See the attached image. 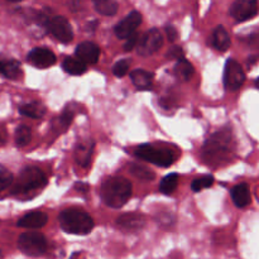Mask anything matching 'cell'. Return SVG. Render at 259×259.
I'll return each instance as SVG.
<instances>
[{"label": "cell", "mask_w": 259, "mask_h": 259, "mask_svg": "<svg viewBox=\"0 0 259 259\" xmlns=\"http://www.w3.org/2000/svg\"><path fill=\"white\" fill-rule=\"evenodd\" d=\"M100 195L108 206L120 209L132 196V184L124 177H108L101 184Z\"/></svg>", "instance_id": "cell-1"}, {"label": "cell", "mask_w": 259, "mask_h": 259, "mask_svg": "<svg viewBox=\"0 0 259 259\" xmlns=\"http://www.w3.org/2000/svg\"><path fill=\"white\" fill-rule=\"evenodd\" d=\"M60 227L68 234L86 235L93 230L94 220L88 212L78 209H66L58 215Z\"/></svg>", "instance_id": "cell-2"}, {"label": "cell", "mask_w": 259, "mask_h": 259, "mask_svg": "<svg viewBox=\"0 0 259 259\" xmlns=\"http://www.w3.org/2000/svg\"><path fill=\"white\" fill-rule=\"evenodd\" d=\"M232 153V137L228 132H219L209 138L204 147V158L210 164H222Z\"/></svg>", "instance_id": "cell-3"}, {"label": "cell", "mask_w": 259, "mask_h": 259, "mask_svg": "<svg viewBox=\"0 0 259 259\" xmlns=\"http://www.w3.org/2000/svg\"><path fill=\"white\" fill-rule=\"evenodd\" d=\"M46 185H47V179L39 168L27 167L19 174V177L14 185L13 194L17 196L25 197L32 192L43 189Z\"/></svg>", "instance_id": "cell-4"}, {"label": "cell", "mask_w": 259, "mask_h": 259, "mask_svg": "<svg viewBox=\"0 0 259 259\" xmlns=\"http://www.w3.org/2000/svg\"><path fill=\"white\" fill-rule=\"evenodd\" d=\"M137 157L161 167H168L174 163V154L164 148H156L151 144H142L136 151Z\"/></svg>", "instance_id": "cell-5"}, {"label": "cell", "mask_w": 259, "mask_h": 259, "mask_svg": "<svg viewBox=\"0 0 259 259\" xmlns=\"http://www.w3.org/2000/svg\"><path fill=\"white\" fill-rule=\"evenodd\" d=\"M18 247L24 254L30 257L42 255L47 249V240L45 235L37 232L23 233L18 240Z\"/></svg>", "instance_id": "cell-6"}, {"label": "cell", "mask_w": 259, "mask_h": 259, "mask_svg": "<svg viewBox=\"0 0 259 259\" xmlns=\"http://www.w3.org/2000/svg\"><path fill=\"white\" fill-rule=\"evenodd\" d=\"M47 30L56 38L57 40L62 43H68L72 40L73 33L71 24L68 20L63 17H52L48 18L47 22L45 23Z\"/></svg>", "instance_id": "cell-7"}, {"label": "cell", "mask_w": 259, "mask_h": 259, "mask_svg": "<svg viewBox=\"0 0 259 259\" xmlns=\"http://www.w3.org/2000/svg\"><path fill=\"white\" fill-rule=\"evenodd\" d=\"M245 81V73L242 66L234 60H229L225 65L224 83L228 90L235 91L242 88Z\"/></svg>", "instance_id": "cell-8"}, {"label": "cell", "mask_w": 259, "mask_h": 259, "mask_svg": "<svg viewBox=\"0 0 259 259\" xmlns=\"http://www.w3.org/2000/svg\"><path fill=\"white\" fill-rule=\"evenodd\" d=\"M162 46H163L162 33L156 28H153L142 37L141 42L138 45V53L143 57H148V56L156 53Z\"/></svg>", "instance_id": "cell-9"}, {"label": "cell", "mask_w": 259, "mask_h": 259, "mask_svg": "<svg viewBox=\"0 0 259 259\" xmlns=\"http://www.w3.org/2000/svg\"><path fill=\"white\" fill-rule=\"evenodd\" d=\"M258 13L257 0H235L232 5L230 14L238 22H245Z\"/></svg>", "instance_id": "cell-10"}, {"label": "cell", "mask_w": 259, "mask_h": 259, "mask_svg": "<svg viewBox=\"0 0 259 259\" xmlns=\"http://www.w3.org/2000/svg\"><path fill=\"white\" fill-rule=\"evenodd\" d=\"M142 23V15L138 12H132L124 18L121 22H119L115 27V34L116 37L120 39H126L131 37L133 33H136L137 28L141 25Z\"/></svg>", "instance_id": "cell-11"}, {"label": "cell", "mask_w": 259, "mask_h": 259, "mask_svg": "<svg viewBox=\"0 0 259 259\" xmlns=\"http://www.w3.org/2000/svg\"><path fill=\"white\" fill-rule=\"evenodd\" d=\"M28 62L30 65L35 66L38 68H47L51 67L56 63V56L52 51L48 48L38 47L33 48L29 53H28Z\"/></svg>", "instance_id": "cell-12"}, {"label": "cell", "mask_w": 259, "mask_h": 259, "mask_svg": "<svg viewBox=\"0 0 259 259\" xmlns=\"http://www.w3.org/2000/svg\"><path fill=\"white\" fill-rule=\"evenodd\" d=\"M76 56L82 60L86 65H94L100 57V48L93 42H83L76 48Z\"/></svg>", "instance_id": "cell-13"}, {"label": "cell", "mask_w": 259, "mask_h": 259, "mask_svg": "<svg viewBox=\"0 0 259 259\" xmlns=\"http://www.w3.org/2000/svg\"><path fill=\"white\" fill-rule=\"evenodd\" d=\"M116 224L121 229L126 230V232H137V230H141L144 227L146 220L141 214L132 212V214H124L119 217L118 220H116Z\"/></svg>", "instance_id": "cell-14"}, {"label": "cell", "mask_w": 259, "mask_h": 259, "mask_svg": "<svg viewBox=\"0 0 259 259\" xmlns=\"http://www.w3.org/2000/svg\"><path fill=\"white\" fill-rule=\"evenodd\" d=\"M48 217L47 214L42 211H33L24 215L22 219L18 222V227L27 228V229H39L47 224Z\"/></svg>", "instance_id": "cell-15"}, {"label": "cell", "mask_w": 259, "mask_h": 259, "mask_svg": "<svg viewBox=\"0 0 259 259\" xmlns=\"http://www.w3.org/2000/svg\"><path fill=\"white\" fill-rule=\"evenodd\" d=\"M232 199L238 207H245L250 204V190L247 184H239L233 187Z\"/></svg>", "instance_id": "cell-16"}, {"label": "cell", "mask_w": 259, "mask_h": 259, "mask_svg": "<svg viewBox=\"0 0 259 259\" xmlns=\"http://www.w3.org/2000/svg\"><path fill=\"white\" fill-rule=\"evenodd\" d=\"M212 46L217 48L220 52H225V51L229 50L230 47V37L229 33L227 32L224 27L219 25L214 29L212 32Z\"/></svg>", "instance_id": "cell-17"}, {"label": "cell", "mask_w": 259, "mask_h": 259, "mask_svg": "<svg viewBox=\"0 0 259 259\" xmlns=\"http://www.w3.org/2000/svg\"><path fill=\"white\" fill-rule=\"evenodd\" d=\"M131 78L134 85L139 90H148L152 88V81H153V75L148 71L144 70H134L131 72Z\"/></svg>", "instance_id": "cell-18"}, {"label": "cell", "mask_w": 259, "mask_h": 259, "mask_svg": "<svg viewBox=\"0 0 259 259\" xmlns=\"http://www.w3.org/2000/svg\"><path fill=\"white\" fill-rule=\"evenodd\" d=\"M94 143L93 142H86V143L77 144L75 149V157L76 161L80 166L88 167L91 161V156H93Z\"/></svg>", "instance_id": "cell-19"}, {"label": "cell", "mask_w": 259, "mask_h": 259, "mask_svg": "<svg viewBox=\"0 0 259 259\" xmlns=\"http://www.w3.org/2000/svg\"><path fill=\"white\" fill-rule=\"evenodd\" d=\"M63 70L70 75H82L88 70V65L78 57H67L62 63Z\"/></svg>", "instance_id": "cell-20"}, {"label": "cell", "mask_w": 259, "mask_h": 259, "mask_svg": "<svg viewBox=\"0 0 259 259\" xmlns=\"http://www.w3.org/2000/svg\"><path fill=\"white\" fill-rule=\"evenodd\" d=\"M0 73L8 78L17 80V78L22 75L19 62H17V61L14 60H0Z\"/></svg>", "instance_id": "cell-21"}, {"label": "cell", "mask_w": 259, "mask_h": 259, "mask_svg": "<svg viewBox=\"0 0 259 259\" xmlns=\"http://www.w3.org/2000/svg\"><path fill=\"white\" fill-rule=\"evenodd\" d=\"M22 115L29 116L33 119H40L46 114V108L40 103H28L19 108Z\"/></svg>", "instance_id": "cell-22"}, {"label": "cell", "mask_w": 259, "mask_h": 259, "mask_svg": "<svg viewBox=\"0 0 259 259\" xmlns=\"http://www.w3.org/2000/svg\"><path fill=\"white\" fill-rule=\"evenodd\" d=\"M194 66L189 61L184 60V58L179 60V62L175 66V75L177 76V78H180L182 81H189L194 76Z\"/></svg>", "instance_id": "cell-23"}, {"label": "cell", "mask_w": 259, "mask_h": 259, "mask_svg": "<svg viewBox=\"0 0 259 259\" xmlns=\"http://www.w3.org/2000/svg\"><path fill=\"white\" fill-rule=\"evenodd\" d=\"M96 12L103 15H114L118 12V3L115 0H94Z\"/></svg>", "instance_id": "cell-24"}, {"label": "cell", "mask_w": 259, "mask_h": 259, "mask_svg": "<svg viewBox=\"0 0 259 259\" xmlns=\"http://www.w3.org/2000/svg\"><path fill=\"white\" fill-rule=\"evenodd\" d=\"M179 185V175L169 174L159 184V191L164 195H171Z\"/></svg>", "instance_id": "cell-25"}, {"label": "cell", "mask_w": 259, "mask_h": 259, "mask_svg": "<svg viewBox=\"0 0 259 259\" xmlns=\"http://www.w3.org/2000/svg\"><path fill=\"white\" fill-rule=\"evenodd\" d=\"M32 138V132L30 128L27 125L18 126L15 131V144L18 147H25L30 142Z\"/></svg>", "instance_id": "cell-26"}, {"label": "cell", "mask_w": 259, "mask_h": 259, "mask_svg": "<svg viewBox=\"0 0 259 259\" xmlns=\"http://www.w3.org/2000/svg\"><path fill=\"white\" fill-rule=\"evenodd\" d=\"M212 185H214V177L211 175H205V176L199 177V179H196L192 182L191 189L194 192H199L201 190L212 186Z\"/></svg>", "instance_id": "cell-27"}, {"label": "cell", "mask_w": 259, "mask_h": 259, "mask_svg": "<svg viewBox=\"0 0 259 259\" xmlns=\"http://www.w3.org/2000/svg\"><path fill=\"white\" fill-rule=\"evenodd\" d=\"M131 172L137 177V179H141V180H153L154 179V174L151 171V169L146 168L143 166H139V164H131Z\"/></svg>", "instance_id": "cell-28"}, {"label": "cell", "mask_w": 259, "mask_h": 259, "mask_svg": "<svg viewBox=\"0 0 259 259\" xmlns=\"http://www.w3.org/2000/svg\"><path fill=\"white\" fill-rule=\"evenodd\" d=\"M13 182V176L5 167L0 166V191L9 187Z\"/></svg>", "instance_id": "cell-29"}, {"label": "cell", "mask_w": 259, "mask_h": 259, "mask_svg": "<svg viewBox=\"0 0 259 259\" xmlns=\"http://www.w3.org/2000/svg\"><path fill=\"white\" fill-rule=\"evenodd\" d=\"M72 118H73V114L71 110H65L63 111L62 115L60 116V118H56L57 119V123H58V126H56L55 129H62V131H65L66 128H67L68 125L71 124V121H72Z\"/></svg>", "instance_id": "cell-30"}, {"label": "cell", "mask_w": 259, "mask_h": 259, "mask_svg": "<svg viewBox=\"0 0 259 259\" xmlns=\"http://www.w3.org/2000/svg\"><path fill=\"white\" fill-rule=\"evenodd\" d=\"M128 71H129V61L128 60L119 61V62H116L113 67L114 75L118 76V77H123V76H125Z\"/></svg>", "instance_id": "cell-31"}, {"label": "cell", "mask_w": 259, "mask_h": 259, "mask_svg": "<svg viewBox=\"0 0 259 259\" xmlns=\"http://www.w3.org/2000/svg\"><path fill=\"white\" fill-rule=\"evenodd\" d=\"M167 56H168L169 58H176V60H182V58H184V56H185V52H184V50H182V47H179V46H175V47H172L171 50L168 51Z\"/></svg>", "instance_id": "cell-32"}, {"label": "cell", "mask_w": 259, "mask_h": 259, "mask_svg": "<svg viewBox=\"0 0 259 259\" xmlns=\"http://www.w3.org/2000/svg\"><path fill=\"white\" fill-rule=\"evenodd\" d=\"M137 42H138V34H137V33H133L131 37L126 38V42H125V45H124V50L132 51L134 47H136Z\"/></svg>", "instance_id": "cell-33"}, {"label": "cell", "mask_w": 259, "mask_h": 259, "mask_svg": "<svg viewBox=\"0 0 259 259\" xmlns=\"http://www.w3.org/2000/svg\"><path fill=\"white\" fill-rule=\"evenodd\" d=\"M166 33H167V37H168V39L171 40V42H174V40L177 39V30L176 28L172 27V25H168V27L166 28Z\"/></svg>", "instance_id": "cell-34"}, {"label": "cell", "mask_w": 259, "mask_h": 259, "mask_svg": "<svg viewBox=\"0 0 259 259\" xmlns=\"http://www.w3.org/2000/svg\"><path fill=\"white\" fill-rule=\"evenodd\" d=\"M76 189H78V191L86 192L89 190V186L88 185H83V184H77L76 185Z\"/></svg>", "instance_id": "cell-35"}, {"label": "cell", "mask_w": 259, "mask_h": 259, "mask_svg": "<svg viewBox=\"0 0 259 259\" xmlns=\"http://www.w3.org/2000/svg\"><path fill=\"white\" fill-rule=\"evenodd\" d=\"M4 141H5V139H4V134H3L2 131H0V144L4 143Z\"/></svg>", "instance_id": "cell-36"}, {"label": "cell", "mask_w": 259, "mask_h": 259, "mask_svg": "<svg viewBox=\"0 0 259 259\" xmlns=\"http://www.w3.org/2000/svg\"><path fill=\"white\" fill-rule=\"evenodd\" d=\"M255 85H257V88L259 89V78H258V80H257V81H255Z\"/></svg>", "instance_id": "cell-37"}, {"label": "cell", "mask_w": 259, "mask_h": 259, "mask_svg": "<svg viewBox=\"0 0 259 259\" xmlns=\"http://www.w3.org/2000/svg\"><path fill=\"white\" fill-rule=\"evenodd\" d=\"M9 2H22V0H9Z\"/></svg>", "instance_id": "cell-38"}, {"label": "cell", "mask_w": 259, "mask_h": 259, "mask_svg": "<svg viewBox=\"0 0 259 259\" xmlns=\"http://www.w3.org/2000/svg\"><path fill=\"white\" fill-rule=\"evenodd\" d=\"M0 259H2V250H0Z\"/></svg>", "instance_id": "cell-39"}]
</instances>
